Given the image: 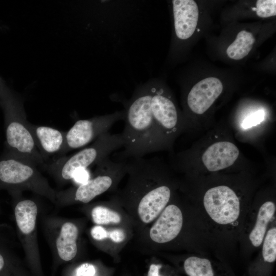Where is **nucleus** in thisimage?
Here are the masks:
<instances>
[{
	"mask_svg": "<svg viewBox=\"0 0 276 276\" xmlns=\"http://www.w3.org/2000/svg\"><path fill=\"white\" fill-rule=\"evenodd\" d=\"M151 97L150 82L137 89L127 104L121 133L124 149L118 161L142 157L161 148L152 115Z\"/></svg>",
	"mask_w": 276,
	"mask_h": 276,
	"instance_id": "1",
	"label": "nucleus"
},
{
	"mask_svg": "<svg viewBox=\"0 0 276 276\" xmlns=\"http://www.w3.org/2000/svg\"><path fill=\"white\" fill-rule=\"evenodd\" d=\"M37 167L31 161L6 151L0 157V190L7 191L11 196L29 191L55 204L56 191Z\"/></svg>",
	"mask_w": 276,
	"mask_h": 276,
	"instance_id": "2",
	"label": "nucleus"
},
{
	"mask_svg": "<svg viewBox=\"0 0 276 276\" xmlns=\"http://www.w3.org/2000/svg\"><path fill=\"white\" fill-rule=\"evenodd\" d=\"M122 133L106 132L89 146L68 156H63L44 165L43 167L59 185L71 181L75 172L97 166L116 150L123 147Z\"/></svg>",
	"mask_w": 276,
	"mask_h": 276,
	"instance_id": "3",
	"label": "nucleus"
},
{
	"mask_svg": "<svg viewBox=\"0 0 276 276\" xmlns=\"http://www.w3.org/2000/svg\"><path fill=\"white\" fill-rule=\"evenodd\" d=\"M127 160L114 162L109 157L97 166L95 175L86 182L61 191H56L55 205L63 208L76 202L87 203L109 190L127 173Z\"/></svg>",
	"mask_w": 276,
	"mask_h": 276,
	"instance_id": "4",
	"label": "nucleus"
},
{
	"mask_svg": "<svg viewBox=\"0 0 276 276\" xmlns=\"http://www.w3.org/2000/svg\"><path fill=\"white\" fill-rule=\"evenodd\" d=\"M11 196L16 230L26 259L34 275L42 276L37 232L38 205L35 201L22 197V194Z\"/></svg>",
	"mask_w": 276,
	"mask_h": 276,
	"instance_id": "5",
	"label": "nucleus"
},
{
	"mask_svg": "<svg viewBox=\"0 0 276 276\" xmlns=\"http://www.w3.org/2000/svg\"><path fill=\"white\" fill-rule=\"evenodd\" d=\"M42 225L55 263H64L75 259L80 235L78 224L64 217L51 215L43 217Z\"/></svg>",
	"mask_w": 276,
	"mask_h": 276,
	"instance_id": "6",
	"label": "nucleus"
},
{
	"mask_svg": "<svg viewBox=\"0 0 276 276\" xmlns=\"http://www.w3.org/2000/svg\"><path fill=\"white\" fill-rule=\"evenodd\" d=\"M124 118L125 111L123 110L77 121L66 132L65 145L61 154L87 145L109 132L116 122Z\"/></svg>",
	"mask_w": 276,
	"mask_h": 276,
	"instance_id": "7",
	"label": "nucleus"
},
{
	"mask_svg": "<svg viewBox=\"0 0 276 276\" xmlns=\"http://www.w3.org/2000/svg\"><path fill=\"white\" fill-rule=\"evenodd\" d=\"M151 110L162 148L177 131L178 115L174 102L162 88L151 82Z\"/></svg>",
	"mask_w": 276,
	"mask_h": 276,
	"instance_id": "8",
	"label": "nucleus"
},
{
	"mask_svg": "<svg viewBox=\"0 0 276 276\" xmlns=\"http://www.w3.org/2000/svg\"><path fill=\"white\" fill-rule=\"evenodd\" d=\"M203 205L215 222L222 225L235 221L240 213V203L235 192L226 186L209 189L203 197Z\"/></svg>",
	"mask_w": 276,
	"mask_h": 276,
	"instance_id": "9",
	"label": "nucleus"
},
{
	"mask_svg": "<svg viewBox=\"0 0 276 276\" xmlns=\"http://www.w3.org/2000/svg\"><path fill=\"white\" fill-rule=\"evenodd\" d=\"M223 85L215 77L204 79L193 86L188 94L187 104L194 113L205 112L221 94Z\"/></svg>",
	"mask_w": 276,
	"mask_h": 276,
	"instance_id": "10",
	"label": "nucleus"
},
{
	"mask_svg": "<svg viewBox=\"0 0 276 276\" xmlns=\"http://www.w3.org/2000/svg\"><path fill=\"white\" fill-rule=\"evenodd\" d=\"M183 223L180 209L175 204L165 207L150 230V238L158 243L169 242L180 233Z\"/></svg>",
	"mask_w": 276,
	"mask_h": 276,
	"instance_id": "11",
	"label": "nucleus"
},
{
	"mask_svg": "<svg viewBox=\"0 0 276 276\" xmlns=\"http://www.w3.org/2000/svg\"><path fill=\"white\" fill-rule=\"evenodd\" d=\"M172 4L176 35L182 40L188 39L193 34L197 25V5L193 0H173Z\"/></svg>",
	"mask_w": 276,
	"mask_h": 276,
	"instance_id": "12",
	"label": "nucleus"
},
{
	"mask_svg": "<svg viewBox=\"0 0 276 276\" xmlns=\"http://www.w3.org/2000/svg\"><path fill=\"white\" fill-rule=\"evenodd\" d=\"M239 154V149L234 144L219 142L206 149L202 154V161L209 171H217L232 165Z\"/></svg>",
	"mask_w": 276,
	"mask_h": 276,
	"instance_id": "13",
	"label": "nucleus"
},
{
	"mask_svg": "<svg viewBox=\"0 0 276 276\" xmlns=\"http://www.w3.org/2000/svg\"><path fill=\"white\" fill-rule=\"evenodd\" d=\"M171 195L170 188L160 185L142 197L137 206L141 220L145 223L152 221L165 208Z\"/></svg>",
	"mask_w": 276,
	"mask_h": 276,
	"instance_id": "14",
	"label": "nucleus"
},
{
	"mask_svg": "<svg viewBox=\"0 0 276 276\" xmlns=\"http://www.w3.org/2000/svg\"><path fill=\"white\" fill-rule=\"evenodd\" d=\"M29 126L40 152L47 159L49 156L61 154L65 145L66 132L30 123Z\"/></svg>",
	"mask_w": 276,
	"mask_h": 276,
	"instance_id": "15",
	"label": "nucleus"
},
{
	"mask_svg": "<svg viewBox=\"0 0 276 276\" xmlns=\"http://www.w3.org/2000/svg\"><path fill=\"white\" fill-rule=\"evenodd\" d=\"M275 211V204L271 201L264 202L260 206L255 225L249 236V240L253 246L258 247L262 244L267 224L273 216Z\"/></svg>",
	"mask_w": 276,
	"mask_h": 276,
	"instance_id": "16",
	"label": "nucleus"
},
{
	"mask_svg": "<svg viewBox=\"0 0 276 276\" xmlns=\"http://www.w3.org/2000/svg\"><path fill=\"white\" fill-rule=\"evenodd\" d=\"M255 39L252 33L245 30L239 32L235 41L226 50L227 56L234 60H240L251 51Z\"/></svg>",
	"mask_w": 276,
	"mask_h": 276,
	"instance_id": "17",
	"label": "nucleus"
},
{
	"mask_svg": "<svg viewBox=\"0 0 276 276\" xmlns=\"http://www.w3.org/2000/svg\"><path fill=\"white\" fill-rule=\"evenodd\" d=\"M184 269L188 276H214V272L210 260L192 256L184 262Z\"/></svg>",
	"mask_w": 276,
	"mask_h": 276,
	"instance_id": "18",
	"label": "nucleus"
},
{
	"mask_svg": "<svg viewBox=\"0 0 276 276\" xmlns=\"http://www.w3.org/2000/svg\"><path fill=\"white\" fill-rule=\"evenodd\" d=\"M90 215L93 222L99 225L118 223L121 220L118 213L102 205L93 206Z\"/></svg>",
	"mask_w": 276,
	"mask_h": 276,
	"instance_id": "19",
	"label": "nucleus"
},
{
	"mask_svg": "<svg viewBox=\"0 0 276 276\" xmlns=\"http://www.w3.org/2000/svg\"><path fill=\"white\" fill-rule=\"evenodd\" d=\"M262 248V256L264 260L273 263L276 259V228L269 229L264 237Z\"/></svg>",
	"mask_w": 276,
	"mask_h": 276,
	"instance_id": "20",
	"label": "nucleus"
},
{
	"mask_svg": "<svg viewBox=\"0 0 276 276\" xmlns=\"http://www.w3.org/2000/svg\"><path fill=\"white\" fill-rule=\"evenodd\" d=\"M96 266L90 263L85 262L68 269L63 276H98Z\"/></svg>",
	"mask_w": 276,
	"mask_h": 276,
	"instance_id": "21",
	"label": "nucleus"
},
{
	"mask_svg": "<svg viewBox=\"0 0 276 276\" xmlns=\"http://www.w3.org/2000/svg\"><path fill=\"white\" fill-rule=\"evenodd\" d=\"M257 14L262 18L269 17L276 15L275 0H258L255 8Z\"/></svg>",
	"mask_w": 276,
	"mask_h": 276,
	"instance_id": "22",
	"label": "nucleus"
},
{
	"mask_svg": "<svg viewBox=\"0 0 276 276\" xmlns=\"http://www.w3.org/2000/svg\"><path fill=\"white\" fill-rule=\"evenodd\" d=\"M17 266L16 261L7 249L0 247V275Z\"/></svg>",
	"mask_w": 276,
	"mask_h": 276,
	"instance_id": "23",
	"label": "nucleus"
},
{
	"mask_svg": "<svg viewBox=\"0 0 276 276\" xmlns=\"http://www.w3.org/2000/svg\"><path fill=\"white\" fill-rule=\"evenodd\" d=\"M265 113L263 110H259L246 118L242 122L241 126L243 129H247L256 126L263 121Z\"/></svg>",
	"mask_w": 276,
	"mask_h": 276,
	"instance_id": "24",
	"label": "nucleus"
},
{
	"mask_svg": "<svg viewBox=\"0 0 276 276\" xmlns=\"http://www.w3.org/2000/svg\"><path fill=\"white\" fill-rule=\"evenodd\" d=\"M91 178L89 168L80 169L74 173L71 181H73L76 186L83 184L88 181Z\"/></svg>",
	"mask_w": 276,
	"mask_h": 276,
	"instance_id": "25",
	"label": "nucleus"
},
{
	"mask_svg": "<svg viewBox=\"0 0 276 276\" xmlns=\"http://www.w3.org/2000/svg\"><path fill=\"white\" fill-rule=\"evenodd\" d=\"M91 238L95 241H101L108 237V232L101 225L93 226L90 232Z\"/></svg>",
	"mask_w": 276,
	"mask_h": 276,
	"instance_id": "26",
	"label": "nucleus"
},
{
	"mask_svg": "<svg viewBox=\"0 0 276 276\" xmlns=\"http://www.w3.org/2000/svg\"><path fill=\"white\" fill-rule=\"evenodd\" d=\"M108 237L113 242L120 243L125 239L126 234L121 229H114L108 233Z\"/></svg>",
	"mask_w": 276,
	"mask_h": 276,
	"instance_id": "27",
	"label": "nucleus"
},
{
	"mask_svg": "<svg viewBox=\"0 0 276 276\" xmlns=\"http://www.w3.org/2000/svg\"><path fill=\"white\" fill-rule=\"evenodd\" d=\"M161 267L160 265L151 264L150 266L148 276H160L159 274V269Z\"/></svg>",
	"mask_w": 276,
	"mask_h": 276,
	"instance_id": "28",
	"label": "nucleus"
},
{
	"mask_svg": "<svg viewBox=\"0 0 276 276\" xmlns=\"http://www.w3.org/2000/svg\"><path fill=\"white\" fill-rule=\"evenodd\" d=\"M0 276H22V273L18 267V265L12 269L5 272Z\"/></svg>",
	"mask_w": 276,
	"mask_h": 276,
	"instance_id": "29",
	"label": "nucleus"
}]
</instances>
